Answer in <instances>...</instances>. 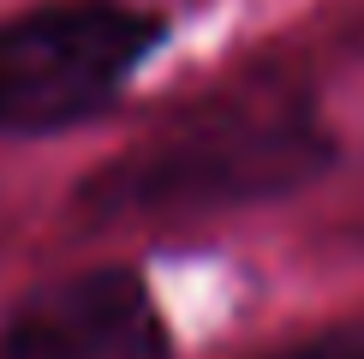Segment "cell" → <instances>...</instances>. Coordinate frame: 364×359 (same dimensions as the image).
Masks as SVG:
<instances>
[{
    "label": "cell",
    "mask_w": 364,
    "mask_h": 359,
    "mask_svg": "<svg viewBox=\"0 0 364 359\" xmlns=\"http://www.w3.org/2000/svg\"><path fill=\"white\" fill-rule=\"evenodd\" d=\"M0 359H173V329L138 269H84L24 293Z\"/></svg>",
    "instance_id": "obj_3"
},
{
    "label": "cell",
    "mask_w": 364,
    "mask_h": 359,
    "mask_svg": "<svg viewBox=\"0 0 364 359\" xmlns=\"http://www.w3.org/2000/svg\"><path fill=\"white\" fill-rule=\"evenodd\" d=\"M335 162L323 114L287 90L197 102L144 144L119 150L78 192L90 216H197L245 209L311 186Z\"/></svg>",
    "instance_id": "obj_1"
},
{
    "label": "cell",
    "mask_w": 364,
    "mask_h": 359,
    "mask_svg": "<svg viewBox=\"0 0 364 359\" xmlns=\"http://www.w3.org/2000/svg\"><path fill=\"white\" fill-rule=\"evenodd\" d=\"M275 359H364V323H341V329H323V335L299 341Z\"/></svg>",
    "instance_id": "obj_4"
},
{
    "label": "cell",
    "mask_w": 364,
    "mask_h": 359,
    "mask_svg": "<svg viewBox=\"0 0 364 359\" xmlns=\"http://www.w3.org/2000/svg\"><path fill=\"white\" fill-rule=\"evenodd\" d=\"M168 24L126 0H54L0 24V132L96 120L161 48Z\"/></svg>",
    "instance_id": "obj_2"
}]
</instances>
